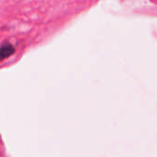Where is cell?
Wrapping results in <instances>:
<instances>
[{
	"instance_id": "cell-1",
	"label": "cell",
	"mask_w": 157,
	"mask_h": 157,
	"mask_svg": "<svg viewBox=\"0 0 157 157\" xmlns=\"http://www.w3.org/2000/svg\"><path fill=\"white\" fill-rule=\"evenodd\" d=\"M15 52V48L10 43H6L0 47V61L9 57Z\"/></svg>"
}]
</instances>
